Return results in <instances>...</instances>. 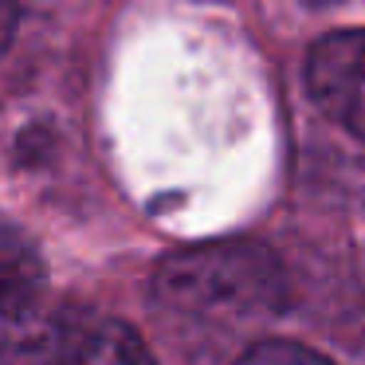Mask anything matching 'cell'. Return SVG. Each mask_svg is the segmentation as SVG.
<instances>
[{
	"mask_svg": "<svg viewBox=\"0 0 365 365\" xmlns=\"http://www.w3.org/2000/svg\"><path fill=\"white\" fill-rule=\"evenodd\" d=\"M153 302L189 334H232L267 322L283 307V271L252 240H220L173 252L153 275Z\"/></svg>",
	"mask_w": 365,
	"mask_h": 365,
	"instance_id": "1",
	"label": "cell"
},
{
	"mask_svg": "<svg viewBox=\"0 0 365 365\" xmlns=\"http://www.w3.org/2000/svg\"><path fill=\"white\" fill-rule=\"evenodd\" d=\"M307 87L326 118L365 142V28L334 32L314 43L307 59Z\"/></svg>",
	"mask_w": 365,
	"mask_h": 365,
	"instance_id": "3",
	"label": "cell"
},
{
	"mask_svg": "<svg viewBox=\"0 0 365 365\" xmlns=\"http://www.w3.org/2000/svg\"><path fill=\"white\" fill-rule=\"evenodd\" d=\"M236 365H334V361H326L322 354L299 346V341L267 338V341H255V346H247L244 354L236 357Z\"/></svg>",
	"mask_w": 365,
	"mask_h": 365,
	"instance_id": "5",
	"label": "cell"
},
{
	"mask_svg": "<svg viewBox=\"0 0 365 365\" xmlns=\"http://www.w3.org/2000/svg\"><path fill=\"white\" fill-rule=\"evenodd\" d=\"M0 365H153V354L118 318L36 302L4 314Z\"/></svg>",
	"mask_w": 365,
	"mask_h": 365,
	"instance_id": "2",
	"label": "cell"
},
{
	"mask_svg": "<svg viewBox=\"0 0 365 365\" xmlns=\"http://www.w3.org/2000/svg\"><path fill=\"white\" fill-rule=\"evenodd\" d=\"M0 294H4V314L43 302V267L36 259V247L12 224L4 228V244H0Z\"/></svg>",
	"mask_w": 365,
	"mask_h": 365,
	"instance_id": "4",
	"label": "cell"
}]
</instances>
